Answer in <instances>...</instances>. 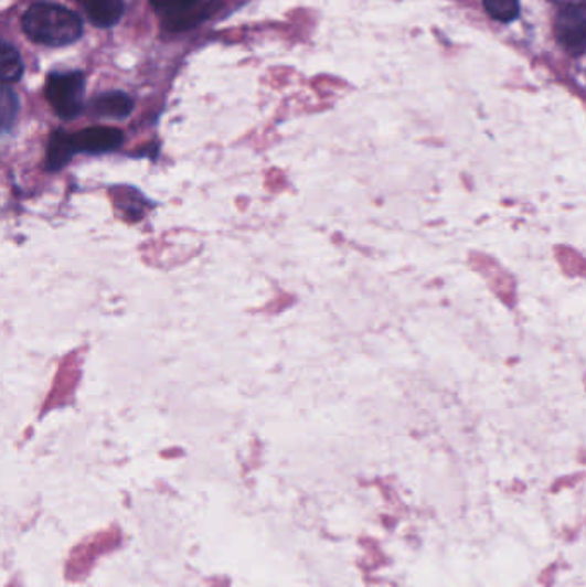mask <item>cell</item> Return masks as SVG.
Returning a JSON list of instances; mask_svg holds the SVG:
<instances>
[{
	"label": "cell",
	"instance_id": "10",
	"mask_svg": "<svg viewBox=\"0 0 586 587\" xmlns=\"http://www.w3.org/2000/svg\"><path fill=\"white\" fill-rule=\"evenodd\" d=\"M487 12L493 20L511 23L520 14V0H483Z\"/></svg>",
	"mask_w": 586,
	"mask_h": 587
},
{
	"label": "cell",
	"instance_id": "12",
	"mask_svg": "<svg viewBox=\"0 0 586 587\" xmlns=\"http://www.w3.org/2000/svg\"><path fill=\"white\" fill-rule=\"evenodd\" d=\"M551 2L560 6L563 11H586V0H551Z\"/></svg>",
	"mask_w": 586,
	"mask_h": 587
},
{
	"label": "cell",
	"instance_id": "9",
	"mask_svg": "<svg viewBox=\"0 0 586 587\" xmlns=\"http://www.w3.org/2000/svg\"><path fill=\"white\" fill-rule=\"evenodd\" d=\"M23 73V61H21L17 49L9 45L8 42L2 43V49H0V77H2L4 85L20 82Z\"/></svg>",
	"mask_w": 586,
	"mask_h": 587
},
{
	"label": "cell",
	"instance_id": "1",
	"mask_svg": "<svg viewBox=\"0 0 586 587\" xmlns=\"http://www.w3.org/2000/svg\"><path fill=\"white\" fill-rule=\"evenodd\" d=\"M21 24L33 42L47 46L71 45L83 35V23L76 12L47 2H39L28 9Z\"/></svg>",
	"mask_w": 586,
	"mask_h": 587
},
{
	"label": "cell",
	"instance_id": "8",
	"mask_svg": "<svg viewBox=\"0 0 586 587\" xmlns=\"http://www.w3.org/2000/svg\"><path fill=\"white\" fill-rule=\"evenodd\" d=\"M74 153H78V148L74 143V135H67L66 131L52 132L45 166L51 172L63 170L73 160Z\"/></svg>",
	"mask_w": 586,
	"mask_h": 587
},
{
	"label": "cell",
	"instance_id": "4",
	"mask_svg": "<svg viewBox=\"0 0 586 587\" xmlns=\"http://www.w3.org/2000/svg\"><path fill=\"white\" fill-rule=\"evenodd\" d=\"M555 36L573 55L586 52V15L579 11H563L555 21Z\"/></svg>",
	"mask_w": 586,
	"mask_h": 587
},
{
	"label": "cell",
	"instance_id": "2",
	"mask_svg": "<svg viewBox=\"0 0 586 587\" xmlns=\"http://www.w3.org/2000/svg\"><path fill=\"white\" fill-rule=\"evenodd\" d=\"M45 97L61 119H76L83 110L85 74L79 71L49 74L47 83H45Z\"/></svg>",
	"mask_w": 586,
	"mask_h": 587
},
{
	"label": "cell",
	"instance_id": "7",
	"mask_svg": "<svg viewBox=\"0 0 586 587\" xmlns=\"http://www.w3.org/2000/svg\"><path fill=\"white\" fill-rule=\"evenodd\" d=\"M92 113L98 117L107 119H126L135 108V102L129 95L122 92L102 93L97 98L92 100Z\"/></svg>",
	"mask_w": 586,
	"mask_h": 587
},
{
	"label": "cell",
	"instance_id": "11",
	"mask_svg": "<svg viewBox=\"0 0 586 587\" xmlns=\"http://www.w3.org/2000/svg\"><path fill=\"white\" fill-rule=\"evenodd\" d=\"M18 110H20L18 95L6 85L2 88V98H0V116H2V129L4 131H9L17 122Z\"/></svg>",
	"mask_w": 586,
	"mask_h": 587
},
{
	"label": "cell",
	"instance_id": "5",
	"mask_svg": "<svg viewBox=\"0 0 586 587\" xmlns=\"http://www.w3.org/2000/svg\"><path fill=\"white\" fill-rule=\"evenodd\" d=\"M125 141L121 129L97 126V128L83 129L74 135V143L78 151L85 153H109L117 150Z\"/></svg>",
	"mask_w": 586,
	"mask_h": 587
},
{
	"label": "cell",
	"instance_id": "6",
	"mask_svg": "<svg viewBox=\"0 0 586 587\" xmlns=\"http://www.w3.org/2000/svg\"><path fill=\"white\" fill-rule=\"evenodd\" d=\"M88 20L98 28H110L121 21L125 0H78Z\"/></svg>",
	"mask_w": 586,
	"mask_h": 587
},
{
	"label": "cell",
	"instance_id": "3",
	"mask_svg": "<svg viewBox=\"0 0 586 587\" xmlns=\"http://www.w3.org/2000/svg\"><path fill=\"white\" fill-rule=\"evenodd\" d=\"M150 4L171 31L196 26L214 11L209 0H150Z\"/></svg>",
	"mask_w": 586,
	"mask_h": 587
}]
</instances>
